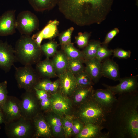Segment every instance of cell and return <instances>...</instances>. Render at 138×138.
<instances>
[{"label": "cell", "instance_id": "obj_1", "mask_svg": "<svg viewBox=\"0 0 138 138\" xmlns=\"http://www.w3.org/2000/svg\"><path fill=\"white\" fill-rule=\"evenodd\" d=\"M104 125L109 138H138L137 92L119 95Z\"/></svg>", "mask_w": 138, "mask_h": 138}, {"label": "cell", "instance_id": "obj_2", "mask_svg": "<svg viewBox=\"0 0 138 138\" xmlns=\"http://www.w3.org/2000/svg\"><path fill=\"white\" fill-rule=\"evenodd\" d=\"M114 0H59V11L79 26L100 24L106 18Z\"/></svg>", "mask_w": 138, "mask_h": 138}, {"label": "cell", "instance_id": "obj_3", "mask_svg": "<svg viewBox=\"0 0 138 138\" xmlns=\"http://www.w3.org/2000/svg\"><path fill=\"white\" fill-rule=\"evenodd\" d=\"M110 110L92 97L79 105L77 118L84 125L91 123L103 126Z\"/></svg>", "mask_w": 138, "mask_h": 138}, {"label": "cell", "instance_id": "obj_4", "mask_svg": "<svg viewBox=\"0 0 138 138\" xmlns=\"http://www.w3.org/2000/svg\"><path fill=\"white\" fill-rule=\"evenodd\" d=\"M14 49L16 60L24 65H32L39 62L42 52L40 47L30 36L22 35Z\"/></svg>", "mask_w": 138, "mask_h": 138}, {"label": "cell", "instance_id": "obj_5", "mask_svg": "<svg viewBox=\"0 0 138 138\" xmlns=\"http://www.w3.org/2000/svg\"><path fill=\"white\" fill-rule=\"evenodd\" d=\"M5 130L9 138L35 137V130L32 120L23 117L5 124Z\"/></svg>", "mask_w": 138, "mask_h": 138}, {"label": "cell", "instance_id": "obj_6", "mask_svg": "<svg viewBox=\"0 0 138 138\" xmlns=\"http://www.w3.org/2000/svg\"><path fill=\"white\" fill-rule=\"evenodd\" d=\"M15 77L19 88L23 89L25 91L34 90L35 85L40 80L32 65H24L16 68Z\"/></svg>", "mask_w": 138, "mask_h": 138}, {"label": "cell", "instance_id": "obj_7", "mask_svg": "<svg viewBox=\"0 0 138 138\" xmlns=\"http://www.w3.org/2000/svg\"><path fill=\"white\" fill-rule=\"evenodd\" d=\"M20 107L22 117L32 120L40 113L39 100L37 98L34 90L25 91L21 96Z\"/></svg>", "mask_w": 138, "mask_h": 138}, {"label": "cell", "instance_id": "obj_8", "mask_svg": "<svg viewBox=\"0 0 138 138\" xmlns=\"http://www.w3.org/2000/svg\"><path fill=\"white\" fill-rule=\"evenodd\" d=\"M16 26L22 35L30 36L39 27V21L33 13L28 10L24 11L18 15Z\"/></svg>", "mask_w": 138, "mask_h": 138}, {"label": "cell", "instance_id": "obj_9", "mask_svg": "<svg viewBox=\"0 0 138 138\" xmlns=\"http://www.w3.org/2000/svg\"><path fill=\"white\" fill-rule=\"evenodd\" d=\"M1 109L3 114L4 124L22 116L20 100L14 96L8 95L4 106Z\"/></svg>", "mask_w": 138, "mask_h": 138}, {"label": "cell", "instance_id": "obj_10", "mask_svg": "<svg viewBox=\"0 0 138 138\" xmlns=\"http://www.w3.org/2000/svg\"><path fill=\"white\" fill-rule=\"evenodd\" d=\"M119 81V83L114 86H110L105 84L102 85L115 95L137 92V76L120 78Z\"/></svg>", "mask_w": 138, "mask_h": 138}, {"label": "cell", "instance_id": "obj_11", "mask_svg": "<svg viewBox=\"0 0 138 138\" xmlns=\"http://www.w3.org/2000/svg\"><path fill=\"white\" fill-rule=\"evenodd\" d=\"M50 109L54 113L61 116L68 114L71 110V103L67 97L60 92L51 94Z\"/></svg>", "mask_w": 138, "mask_h": 138}, {"label": "cell", "instance_id": "obj_12", "mask_svg": "<svg viewBox=\"0 0 138 138\" xmlns=\"http://www.w3.org/2000/svg\"><path fill=\"white\" fill-rule=\"evenodd\" d=\"M16 60L14 49L7 42L0 41V68L9 71Z\"/></svg>", "mask_w": 138, "mask_h": 138}, {"label": "cell", "instance_id": "obj_13", "mask_svg": "<svg viewBox=\"0 0 138 138\" xmlns=\"http://www.w3.org/2000/svg\"><path fill=\"white\" fill-rule=\"evenodd\" d=\"M16 19L15 11H6L0 17V36L12 35L16 32Z\"/></svg>", "mask_w": 138, "mask_h": 138}, {"label": "cell", "instance_id": "obj_14", "mask_svg": "<svg viewBox=\"0 0 138 138\" xmlns=\"http://www.w3.org/2000/svg\"><path fill=\"white\" fill-rule=\"evenodd\" d=\"M58 76L60 93L67 97L72 95L77 87L75 75L66 70Z\"/></svg>", "mask_w": 138, "mask_h": 138}, {"label": "cell", "instance_id": "obj_15", "mask_svg": "<svg viewBox=\"0 0 138 138\" xmlns=\"http://www.w3.org/2000/svg\"><path fill=\"white\" fill-rule=\"evenodd\" d=\"M35 130V137L50 138L52 130L45 116L40 112L32 119Z\"/></svg>", "mask_w": 138, "mask_h": 138}, {"label": "cell", "instance_id": "obj_16", "mask_svg": "<svg viewBox=\"0 0 138 138\" xmlns=\"http://www.w3.org/2000/svg\"><path fill=\"white\" fill-rule=\"evenodd\" d=\"M104 128L103 126L91 123L85 124L76 137L77 138H109L107 132L104 133L101 132Z\"/></svg>", "mask_w": 138, "mask_h": 138}, {"label": "cell", "instance_id": "obj_17", "mask_svg": "<svg viewBox=\"0 0 138 138\" xmlns=\"http://www.w3.org/2000/svg\"><path fill=\"white\" fill-rule=\"evenodd\" d=\"M93 96L98 102L110 110L117 100L115 95L107 89L94 90Z\"/></svg>", "mask_w": 138, "mask_h": 138}, {"label": "cell", "instance_id": "obj_18", "mask_svg": "<svg viewBox=\"0 0 138 138\" xmlns=\"http://www.w3.org/2000/svg\"><path fill=\"white\" fill-rule=\"evenodd\" d=\"M86 64L85 70L95 83L98 82L101 76V63L96 58L88 60H85Z\"/></svg>", "mask_w": 138, "mask_h": 138}, {"label": "cell", "instance_id": "obj_19", "mask_svg": "<svg viewBox=\"0 0 138 138\" xmlns=\"http://www.w3.org/2000/svg\"><path fill=\"white\" fill-rule=\"evenodd\" d=\"M101 75L115 81L119 80L120 78L118 65L110 59L106 60L101 63Z\"/></svg>", "mask_w": 138, "mask_h": 138}, {"label": "cell", "instance_id": "obj_20", "mask_svg": "<svg viewBox=\"0 0 138 138\" xmlns=\"http://www.w3.org/2000/svg\"><path fill=\"white\" fill-rule=\"evenodd\" d=\"M92 86L86 87H77L72 95L73 101L78 105L93 97L94 90Z\"/></svg>", "mask_w": 138, "mask_h": 138}, {"label": "cell", "instance_id": "obj_21", "mask_svg": "<svg viewBox=\"0 0 138 138\" xmlns=\"http://www.w3.org/2000/svg\"><path fill=\"white\" fill-rule=\"evenodd\" d=\"M36 68L41 75L47 78L53 77L56 75L54 65L49 58L37 63Z\"/></svg>", "mask_w": 138, "mask_h": 138}, {"label": "cell", "instance_id": "obj_22", "mask_svg": "<svg viewBox=\"0 0 138 138\" xmlns=\"http://www.w3.org/2000/svg\"><path fill=\"white\" fill-rule=\"evenodd\" d=\"M51 60L58 75L67 70L68 58L63 51H57Z\"/></svg>", "mask_w": 138, "mask_h": 138}, {"label": "cell", "instance_id": "obj_23", "mask_svg": "<svg viewBox=\"0 0 138 138\" xmlns=\"http://www.w3.org/2000/svg\"><path fill=\"white\" fill-rule=\"evenodd\" d=\"M59 0H28L33 9L42 12L52 9L57 5Z\"/></svg>", "mask_w": 138, "mask_h": 138}, {"label": "cell", "instance_id": "obj_24", "mask_svg": "<svg viewBox=\"0 0 138 138\" xmlns=\"http://www.w3.org/2000/svg\"><path fill=\"white\" fill-rule=\"evenodd\" d=\"M59 22L56 20L50 21L39 32L44 39H51L59 34L58 26Z\"/></svg>", "mask_w": 138, "mask_h": 138}, {"label": "cell", "instance_id": "obj_25", "mask_svg": "<svg viewBox=\"0 0 138 138\" xmlns=\"http://www.w3.org/2000/svg\"><path fill=\"white\" fill-rule=\"evenodd\" d=\"M61 46L63 51L68 58L74 60H85L82 52L75 47L73 43L71 42Z\"/></svg>", "mask_w": 138, "mask_h": 138}, {"label": "cell", "instance_id": "obj_26", "mask_svg": "<svg viewBox=\"0 0 138 138\" xmlns=\"http://www.w3.org/2000/svg\"><path fill=\"white\" fill-rule=\"evenodd\" d=\"M101 44V43L98 41H92L89 43L82 51L85 60L95 58L97 49Z\"/></svg>", "mask_w": 138, "mask_h": 138}, {"label": "cell", "instance_id": "obj_27", "mask_svg": "<svg viewBox=\"0 0 138 138\" xmlns=\"http://www.w3.org/2000/svg\"><path fill=\"white\" fill-rule=\"evenodd\" d=\"M85 60L68 58L67 70L75 75L85 70L83 63Z\"/></svg>", "mask_w": 138, "mask_h": 138}, {"label": "cell", "instance_id": "obj_28", "mask_svg": "<svg viewBox=\"0 0 138 138\" xmlns=\"http://www.w3.org/2000/svg\"><path fill=\"white\" fill-rule=\"evenodd\" d=\"M75 75L77 87H86L93 84L91 78L85 70Z\"/></svg>", "mask_w": 138, "mask_h": 138}, {"label": "cell", "instance_id": "obj_29", "mask_svg": "<svg viewBox=\"0 0 138 138\" xmlns=\"http://www.w3.org/2000/svg\"><path fill=\"white\" fill-rule=\"evenodd\" d=\"M58 46L57 42L52 41L41 45L40 48L47 58H49L53 57L56 54Z\"/></svg>", "mask_w": 138, "mask_h": 138}, {"label": "cell", "instance_id": "obj_30", "mask_svg": "<svg viewBox=\"0 0 138 138\" xmlns=\"http://www.w3.org/2000/svg\"><path fill=\"white\" fill-rule=\"evenodd\" d=\"M65 116L61 117V121L64 135L68 137L71 135L73 118L68 114Z\"/></svg>", "mask_w": 138, "mask_h": 138}, {"label": "cell", "instance_id": "obj_31", "mask_svg": "<svg viewBox=\"0 0 138 138\" xmlns=\"http://www.w3.org/2000/svg\"><path fill=\"white\" fill-rule=\"evenodd\" d=\"M74 30V28L71 27L59 34V39L60 45H65L71 42V35Z\"/></svg>", "mask_w": 138, "mask_h": 138}, {"label": "cell", "instance_id": "obj_32", "mask_svg": "<svg viewBox=\"0 0 138 138\" xmlns=\"http://www.w3.org/2000/svg\"><path fill=\"white\" fill-rule=\"evenodd\" d=\"M49 112H48L45 116L50 126L55 125L63 127L61 116L54 112V113Z\"/></svg>", "mask_w": 138, "mask_h": 138}, {"label": "cell", "instance_id": "obj_33", "mask_svg": "<svg viewBox=\"0 0 138 138\" xmlns=\"http://www.w3.org/2000/svg\"><path fill=\"white\" fill-rule=\"evenodd\" d=\"M90 36V34L87 32H79L75 37V43L79 48H84L88 44Z\"/></svg>", "mask_w": 138, "mask_h": 138}, {"label": "cell", "instance_id": "obj_34", "mask_svg": "<svg viewBox=\"0 0 138 138\" xmlns=\"http://www.w3.org/2000/svg\"><path fill=\"white\" fill-rule=\"evenodd\" d=\"M112 53L113 50L109 49L104 46L100 45L97 49L95 58L101 62L111 55Z\"/></svg>", "mask_w": 138, "mask_h": 138}, {"label": "cell", "instance_id": "obj_35", "mask_svg": "<svg viewBox=\"0 0 138 138\" xmlns=\"http://www.w3.org/2000/svg\"><path fill=\"white\" fill-rule=\"evenodd\" d=\"M7 82L4 81L0 82V109L4 106L8 96Z\"/></svg>", "mask_w": 138, "mask_h": 138}, {"label": "cell", "instance_id": "obj_36", "mask_svg": "<svg viewBox=\"0 0 138 138\" xmlns=\"http://www.w3.org/2000/svg\"><path fill=\"white\" fill-rule=\"evenodd\" d=\"M52 82L48 78L39 80L34 88L44 90L49 93V88Z\"/></svg>", "mask_w": 138, "mask_h": 138}, {"label": "cell", "instance_id": "obj_37", "mask_svg": "<svg viewBox=\"0 0 138 138\" xmlns=\"http://www.w3.org/2000/svg\"><path fill=\"white\" fill-rule=\"evenodd\" d=\"M114 56L119 58L127 59L130 57L131 52L121 49H116L113 50Z\"/></svg>", "mask_w": 138, "mask_h": 138}, {"label": "cell", "instance_id": "obj_38", "mask_svg": "<svg viewBox=\"0 0 138 138\" xmlns=\"http://www.w3.org/2000/svg\"><path fill=\"white\" fill-rule=\"evenodd\" d=\"M84 125L77 118L76 120H73L71 135H78L83 128Z\"/></svg>", "mask_w": 138, "mask_h": 138}, {"label": "cell", "instance_id": "obj_39", "mask_svg": "<svg viewBox=\"0 0 138 138\" xmlns=\"http://www.w3.org/2000/svg\"><path fill=\"white\" fill-rule=\"evenodd\" d=\"M119 29L117 28H115L110 31L107 34L102 43L104 45L108 44L119 33Z\"/></svg>", "mask_w": 138, "mask_h": 138}, {"label": "cell", "instance_id": "obj_40", "mask_svg": "<svg viewBox=\"0 0 138 138\" xmlns=\"http://www.w3.org/2000/svg\"><path fill=\"white\" fill-rule=\"evenodd\" d=\"M39 103L41 110L45 111H48L50 108V96L45 99L39 100Z\"/></svg>", "mask_w": 138, "mask_h": 138}, {"label": "cell", "instance_id": "obj_41", "mask_svg": "<svg viewBox=\"0 0 138 138\" xmlns=\"http://www.w3.org/2000/svg\"><path fill=\"white\" fill-rule=\"evenodd\" d=\"M34 90L36 96L39 100L45 99L50 96L49 94V93L44 90L36 88H34Z\"/></svg>", "mask_w": 138, "mask_h": 138}, {"label": "cell", "instance_id": "obj_42", "mask_svg": "<svg viewBox=\"0 0 138 138\" xmlns=\"http://www.w3.org/2000/svg\"><path fill=\"white\" fill-rule=\"evenodd\" d=\"M50 127L53 134L56 136H61L64 133L63 128L62 127L55 125H51Z\"/></svg>", "mask_w": 138, "mask_h": 138}, {"label": "cell", "instance_id": "obj_43", "mask_svg": "<svg viewBox=\"0 0 138 138\" xmlns=\"http://www.w3.org/2000/svg\"><path fill=\"white\" fill-rule=\"evenodd\" d=\"M60 84L59 80L52 82L50 85L49 93L51 94H54L57 92L59 88Z\"/></svg>", "mask_w": 138, "mask_h": 138}, {"label": "cell", "instance_id": "obj_44", "mask_svg": "<svg viewBox=\"0 0 138 138\" xmlns=\"http://www.w3.org/2000/svg\"><path fill=\"white\" fill-rule=\"evenodd\" d=\"M37 45L40 47L42 40L43 39L42 36L39 33L33 35L32 37Z\"/></svg>", "mask_w": 138, "mask_h": 138}, {"label": "cell", "instance_id": "obj_45", "mask_svg": "<svg viewBox=\"0 0 138 138\" xmlns=\"http://www.w3.org/2000/svg\"><path fill=\"white\" fill-rule=\"evenodd\" d=\"M4 123V120L2 111L0 109V125L2 123Z\"/></svg>", "mask_w": 138, "mask_h": 138}]
</instances>
